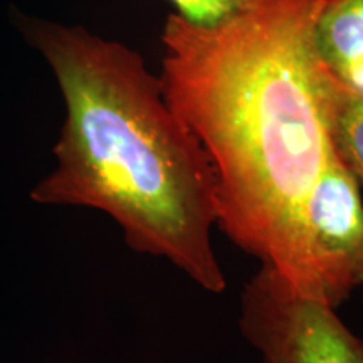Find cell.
Instances as JSON below:
<instances>
[{
  "label": "cell",
  "mask_w": 363,
  "mask_h": 363,
  "mask_svg": "<svg viewBox=\"0 0 363 363\" xmlns=\"http://www.w3.org/2000/svg\"><path fill=\"white\" fill-rule=\"evenodd\" d=\"M325 0H252L214 26L177 13L162 33L163 93L206 150L217 180V227L294 293L320 301L305 208L337 152L345 91L318 57Z\"/></svg>",
  "instance_id": "6da1fadb"
},
{
  "label": "cell",
  "mask_w": 363,
  "mask_h": 363,
  "mask_svg": "<svg viewBox=\"0 0 363 363\" xmlns=\"http://www.w3.org/2000/svg\"><path fill=\"white\" fill-rule=\"evenodd\" d=\"M17 26L51 67L66 111L52 150L56 169L30 199L101 211L133 251L167 259L208 293H224L212 244L216 172L167 101L160 76L140 52L81 26L27 16Z\"/></svg>",
  "instance_id": "7a4b0ae2"
},
{
  "label": "cell",
  "mask_w": 363,
  "mask_h": 363,
  "mask_svg": "<svg viewBox=\"0 0 363 363\" xmlns=\"http://www.w3.org/2000/svg\"><path fill=\"white\" fill-rule=\"evenodd\" d=\"M240 330L262 363H363V340L318 299L262 266L244 286Z\"/></svg>",
  "instance_id": "3957f363"
},
{
  "label": "cell",
  "mask_w": 363,
  "mask_h": 363,
  "mask_svg": "<svg viewBox=\"0 0 363 363\" xmlns=\"http://www.w3.org/2000/svg\"><path fill=\"white\" fill-rule=\"evenodd\" d=\"M305 220L318 296L337 310L363 286V190L337 152L311 189Z\"/></svg>",
  "instance_id": "277c9868"
},
{
  "label": "cell",
  "mask_w": 363,
  "mask_h": 363,
  "mask_svg": "<svg viewBox=\"0 0 363 363\" xmlns=\"http://www.w3.org/2000/svg\"><path fill=\"white\" fill-rule=\"evenodd\" d=\"M315 45L331 79L345 93L363 96V0H325Z\"/></svg>",
  "instance_id": "5b68a950"
},
{
  "label": "cell",
  "mask_w": 363,
  "mask_h": 363,
  "mask_svg": "<svg viewBox=\"0 0 363 363\" xmlns=\"http://www.w3.org/2000/svg\"><path fill=\"white\" fill-rule=\"evenodd\" d=\"M333 142L338 157L363 190V96L342 94L335 115Z\"/></svg>",
  "instance_id": "8992f818"
},
{
  "label": "cell",
  "mask_w": 363,
  "mask_h": 363,
  "mask_svg": "<svg viewBox=\"0 0 363 363\" xmlns=\"http://www.w3.org/2000/svg\"><path fill=\"white\" fill-rule=\"evenodd\" d=\"M175 13L197 26H214L233 17L252 0H169Z\"/></svg>",
  "instance_id": "52a82bcc"
}]
</instances>
